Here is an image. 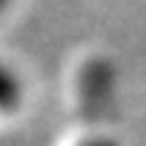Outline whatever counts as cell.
<instances>
[{
  "instance_id": "7a4b0ae2",
  "label": "cell",
  "mask_w": 146,
  "mask_h": 146,
  "mask_svg": "<svg viewBox=\"0 0 146 146\" xmlns=\"http://www.w3.org/2000/svg\"><path fill=\"white\" fill-rule=\"evenodd\" d=\"M80 146H116V143L108 141V138H88V141H83Z\"/></svg>"
},
{
  "instance_id": "6da1fadb",
  "label": "cell",
  "mask_w": 146,
  "mask_h": 146,
  "mask_svg": "<svg viewBox=\"0 0 146 146\" xmlns=\"http://www.w3.org/2000/svg\"><path fill=\"white\" fill-rule=\"evenodd\" d=\"M22 99V86H19V77H17L8 66L0 64V113H6L11 108L19 105Z\"/></svg>"
},
{
  "instance_id": "3957f363",
  "label": "cell",
  "mask_w": 146,
  "mask_h": 146,
  "mask_svg": "<svg viewBox=\"0 0 146 146\" xmlns=\"http://www.w3.org/2000/svg\"><path fill=\"white\" fill-rule=\"evenodd\" d=\"M8 3H11V0H0V11H3V8H6Z\"/></svg>"
}]
</instances>
